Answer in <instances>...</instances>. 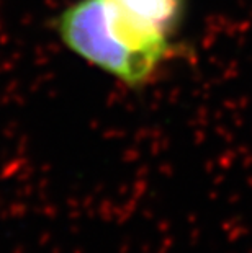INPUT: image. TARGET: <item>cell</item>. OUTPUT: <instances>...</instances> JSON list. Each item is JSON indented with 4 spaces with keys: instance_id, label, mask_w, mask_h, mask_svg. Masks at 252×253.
Masks as SVG:
<instances>
[{
    "instance_id": "1",
    "label": "cell",
    "mask_w": 252,
    "mask_h": 253,
    "mask_svg": "<svg viewBox=\"0 0 252 253\" xmlns=\"http://www.w3.org/2000/svg\"><path fill=\"white\" fill-rule=\"evenodd\" d=\"M62 41L128 85H141L170 54L167 35L133 20L116 0H80L57 20Z\"/></svg>"
},
{
    "instance_id": "2",
    "label": "cell",
    "mask_w": 252,
    "mask_h": 253,
    "mask_svg": "<svg viewBox=\"0 0 252 253\" xmlns=\"http://www.w3.org/2000/svg\"><path fill=\"white\" fill-rule=\"evenodd\" d=\"M184 0H116L130 17L149 30L169 35L180 18Z\"/></svg>"
}]
</instances>
